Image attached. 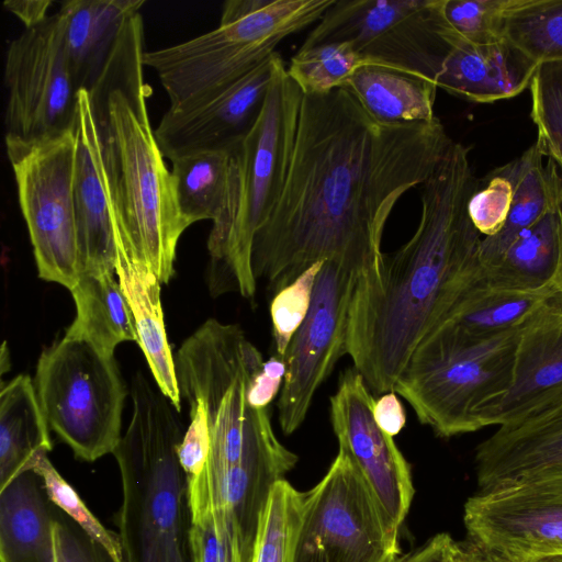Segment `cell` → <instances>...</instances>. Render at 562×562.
<instances>
[{
	"instance_id": "3",
	"label": "cell",
	"mask_w": 562,
	"mask_h": 562,
	"mask_svg": "<svg viewBox=\"0 0 562 562\" xmlns=\"http://www.w3.org/2000/svg\"><path fill=\"white\" fill-rule=\"evenodd\" d=\"M144 53L138 11L126 18L88 93L102 145L115 246L124 247L161 283H168L175 274L178 240L188 226L150 124Z\"/></svg>"
},
{
	"instance_id": "8",
	"label": "cell",
	"mask_w": 562,
	"mask_h": 562,
	"mask_svg": "<svg viewBox=\"0 0 562 562\" xmlns=\"http://www.w3.org/2000/svg\"><path fill=\"white\" fill-rule=\"evenodd\" d=\"M34 386L47 424L77 458L113 453L126 397L114 357L64 336L41 355Z\"/></svg>"
},
{
	"instance_id": "26",
	"label": "cell",
	"mask_w": 562,
	"mask_h": 562,
	"mask_svg": "<svg viewBox=\"0 0 562 562\" xmlns=\"http://www.w3.org/2000/svg\"><path fill=\"white\" fill-rule=\"evenodd\" d=\"M543 157L535 142L519 157L493 170L512 183L513 201L503 228L481 240L482 266L494 261L521 232L562 202V173L550 159L544 166Z\"/></svg>"
},
{
	"instance_id": "32",
	"label": "cell",
	"mask_w": 562,
	"mask_h": 562,
	"mask_svg": "<svg viewBox=\"0 0 562 562\" xmlns=\"http://www.w3.org/2000/svg\"><path fill=\"white\" fill-rule=\"evenodd\" d=\"M503 36L537 65L562 60V0H510Z\"/></svg>"
},
{
	"instance_id": "11",
	"label": "cell",
	"mask_w": 562,
	"mask_h": 562,
	"mask_svg": "<svg viewBox=\"0 0 562 562\" xmlns=\"http://www.w3.org/2000/svg\"><path fill=\"white\" fill-rule=\"evenodd\" d=\"M340 42L349 43L364 63L434 82L449 45L439 0H335L299 49Z\"/></svg>"
},
{
	"instance_id": "23",
	"label": "cell",
	"mask_w": 562,
	"mask_h": 562,
	"mask_svg": "<svg viewBox=\"0 0 562 562\" xmlns=\"http://www.w3.org/2000/svg\"><path fill=\"white\" fill-rule=\"evenodd\" d=\"M115 250V273L134 318L137 342L160 392L179 411L181 396L164 323L161 282L124 247L116 246Z\"/></svg>"
},
{
	"instance_id": "25",
	"label": "cell",
	"mask_w": 562,
	"mask_h": 562,
	"mask_svg": "<svg viewBox=\"0 0 562 562\" xmlns=\"http://www.w3.org/2000/svg\"><path fill=\"white\" fill-rule=\"evenodd\" d=\"M559 301L562 292L555 288L496 289L486 284L482 272L435 328L446 327L465 340H483L524 326Z\"/></svg>"
},
{
	"instance_id": "29",
	"label": "cell",
	"mask_w": 562,
	"mask_h": 562,
	"mask_svg": "<svg viewBox=\"0 0 562 562\" xmlns=\"http://www.w3.org/2000/svg\"><path fill=\"white\" fill-rule=\"evenodd\" d=\"M348 90L371 117L381 123L427 122L436 119L438 87L422 76L364 63L341 87Z\"/></svg>"
},
{
	"instance_id": "48",
	"label": "cell",
	"mask_w": 562,
	"mask_h": 562,
	"mask_svg": "<svg viewBox=\"0 0 562 562\" xmlns=\"http://www.w3.org/2000/svg\"><path fill=\"white\" fill-rule=\"evenodd\" d=\"M0 364H1V373L3 374L10 368V364H9V349L7 347V341H3L2 347H1Z\"/></svg>"
},
{
	"instance_id": "36",
	"label": "cell",
	"mask_w": 562,
	"mask_h": 562,
	"mask_svg": "<svg viewBox=\"0 0 562 562\" xmlns=\"http://www.w3.org/2000/svg\"><path fill=\"white\" fill-rule=\"evenodd\" d=\"M510 0H439L442 27L479 46L501 43L503 16Z\"/></svg>"
},
{
	"instance_id": "45",
	"label": "cell",
	"mask_w": 562,
	"mask_h": 562,
	"mask_svg": "<svg viewBox=\"0 0 562 562\" xmlns=\"http://www.w3.org/2000/svg\"><path fill=\"white\" fill-rule=\"evenodd\" d=\"M454 540L448 533H439L415 552L394 562H450Z\"/></svg>"
},
{
	"instance_id": "6",
	"label": "cell",
	"mask_w": 562,
	"mask_h": 562,
	"mask_svg": "<svg viewBox=\"0 0 562 562\" xmlns=\"http://www.w3.org/2000/svg\"><path fill=\"white\" fill-rule=\"evenodd\" d=\"M335 0H228L220 25L186 42L144 53L178 108L236 82L270 58L280 42L316 24Z\"/></svg>"
},
{
	"instance_id": "49",
	"label": "cell",
	"mask_w": 562,
	"mask_h": 562,
	"mask_svg": "<svg viewBox=\"0 0 562 562\" xmlns=\"http://www.w3.org/2000/svg\"><path fill=\"white\" fill-rule=\"evenodd\" d=\"M527 562H562V553L539 557Z\"/></svg>"
},
{
	"instance_id": "40",
	"label": "cell",
	"mask_w": 562,
	"mask_h": 562,
	"mask_svg": "<svg viewBox=\"0 0 562 562\" xmlns=\"http://www.w3.org/2000/svg\"><path fill=\"white\" fill-rule=\"evenodd\" d=\"M52 562H116L109 551L67 515L53 522Z\"/></svg>"
},
{
	"instance_id": "7",
	"label": "cell",
	"mask_w": 562,
	"mask_h": 562,
	"mask_svg": "<svg viewBox=\"0 0 562 562\" xmlns=\"http://www.w3.org/2000/svg\"><path fill=\"white\" fill-rule=\"evenodd\" d=\"M524 326L477 341L437 327L419 342L393 391L439 437L476 431L479 409L512 384Z\"/></svg>"
},
{
	"instance_id": "37",
	"label": "cell",
	"mask_w": 562,
	"mask_h": 562,
	"mask_svg": "<svg viewBox=\"0 0 562 562\" xmlns=\"http://www.w3.org/2000/svg\"><path fill=\"white\" fill-rule=\"evenodd\" d=\"M31 471L41 477L49 501L56 507L101 543L116 562H125L119 533L111 531L100 522L72 486L55 469L47 454H41Z\"/></svg>"
},
{
	"instance_id": "46",
	"label": "cell",
	"mask_w": 562,
	"mask_h": 562,
	"mask_svg": "<svg viewBox=\"0 0 562 562\" xmlns=\"http://www.w3.org/2000/svg\"><path fill=\"white\" fill-rule=\"evenodd\" d=\"M50 0H7L3 7L15 15L25 29L34 27L43 23L48 16Z\"/></svg>"
},
{
	"instance_id": "31",
	"label": "cell",
	"mask_w": 562,
	"mask_h": 562,
	"mask_svg": "<svg viewBox=\"0 0 562 562\" xmlns=\"http://www.w3.org/2000/svg\"><path fill=\"white\" fill-rule=\"evenodd\" d=\"M170 162L178 209L187 226L216 222L227 201L229 149L195 153Z\"/></svg>"
},
{
	"instance_id": "24",
	"label": "cell",
	"mask_w": 562,
	"mask_h": 562,
	"mask_svg": "<svg viewBox=\"0 0 562 562\" xmlns=\"http://www.w3.org/2000/svg\"><path fill=\"white\" fill-rule=\"evenodd\" d=\"M481 267L492 288H555L562 292V202L521 232L494 261Z\"/></svg>"
},
{
	"instance_id": "38",
	"label": "cell",
	"mask_w": 562,
	"mask_h": 562,
	"mask_svg": "<svg viewBox=\"0 0 562 562\" xmlns=\"http://www.w3.org/2000/svg\"><path fill=\"white\" fill-rule=\"evenodd\" d=\"M323 263H313L294 282L277 292L271 301L272 336L278 357L284 358L293 335L310 311L316 276Z\"/></svg>"
},
{
	"instance_id": "15",
	"label": "cell",
	"mask_w": 562,
	"mask_h": 562,
	"mask_svg": "<svg viewBox=\"0 0 562 562\" xmlns=\"http://www.w3.org/2000/svg\"><path fill=\"white\" fill-rule=\"evenodd\" d=\"M463 521L470 541L501 562L562 553V491L544 482L479 491Z\"/></svg>"
},
{
	"instance_id": "27",
	"label": "cell",
	"mask_w": 562,
	"mask_h": 562,
	"mask_svg": "<svg viewBox=\"0 0 562 562\" xmlns=\"http://www.w3.org/2000/svg\"><path fill=\"white\" fill-rule=\"evenodd\" d=\"M52 505L33 471L0 491V562H52L56 516Z\"/></svg>"
},
{
	"instance_id": "16",
	"label": "cell",
	"mask_w": 562,
	"mask_h": 562,
	"mask_svg": "<svg viewBox=\"0 0 562 562\" xmlns=\"http://www.w3.org/2000/svg\"><path fill=\"white\" fill-rule=\"evenodd\" d=\"M375 400L352 367L330 397V423L344 452L355 464L391 529L398 535L414 495L411 470L393 437L376 424Z\"/></svg>"
},
{
	"instance_id": "19",
	"label": "cell",
	"mask_w": 562,
	"mask_h": 562,
	"mask_svg": "<svg viewBox=\"0 0 562 562\" xmlns=\"http://www.w3.org/2000/svg\"><path fill=\"white\" fill-rule=\"evenodd\" d=\"M75 135L74 198L81 273H115L114 228L102 145L86 90L79 91Z\"/></svg>"
},
{
	"instance_id": "39",
	"label": "cell",
	"mask_w": 562,
	"mask_h": 562,
	"mask_svg": "<svg viewBox=\"0 0 562 562\" xmlns=\"http://www.w3.org/2000/svg\"><path fill=\"white\" fill-rule=\"evenodd\" d=\"M484 184L472 194L469 216L484 237L496 235L505 225L512 201L513 187L509 180L494 171L483 180Z\"/></svg>"
},
{
	"instance_id": "33",
	"label": "cell",
	"mask_w": 562,
	"mask_h": 562,
	"mask_svg": "<svg viewBox=\"0 0 562 562\" xmlns=\"http://www.w3.org/2000/svg\"><path fill=\"white\" fill-rule=\"evenodd\" d=\"M304 494L278 481L261 515L251 562H293Z\"/></svg>"
},
{
	"instance_id": "5",
	"label": "cell",
	"mask_w": 562,
	"mask_h": 562,
	"mask_svg": "<svg viewBox=\"0 0 562 562\" xmlns=\"http://www.w3.org/2000/svg\"><path fill=\"white\" fill-rule=\"evenodd\" d=\"M303 95L277 53L262 108L247 134L229 148L226 206L207 239L213 294L237 291L245 297L255 295L252 244L282 194Z\"/></svg>"
},
{
	"instance_id": "28",
	"label": "cell",
	"mask_w": 562,
	"mask_h": 562,
	"mask_svg": "<svg viewBox=\"0 0 562 562\" xmlns=\"http://www.w3.org/2000/svg\"><path fill=\"white\" fill-rule=\"evenodd\" d=\"M47 426L29 375L20 374L1 385L0 491L52 450Z\"/></svg>"
},
{
	"instance_id": "12",
	"label": "cell",
	"mask_w": 562,
	"mask_h": 562,
	"mask_svg": "<svg viewBox=\"0 0 562 562\" xmlns=\"http://www.w3.org/2000/svg\"><path fill=\"white\" fill-rule=\"evenodd\" d=\"M397 539L360 472L339 451L304 494L293 562H394Z\"/></svg>"
},
{
	"instance_id": "17",
	"label": "cell",
	"mask_w": 562,
	"mask_h": 562,
	"mask_svg": "<svg viewBox=\"0 0 562 562\" xmlns=\"http://www.w3.org/2000/svg\"><path fill=\"white\" fill-rule=\"evenodd\" d=\"M276 53L225 89L178 108L169 106L155 128L165 158L225 150L238 143L262 108Z\"/></svg>"
},
{
	"instance_id": "9",
	"label": "cell",
	"mask_w": 562,
	"mask_h": 562,
	"mask_svg": "<svg viewBox=\"0 0 562 562\" xmlns=\"http://www.w3.org/2000/svg\"><path fill=\"white\" fill-rule=\"evenodd\" d=\"M263 362L237 325L216 319L206 321L177 351L180 396L189 405L204 406L212 450L240 453L271 422L268 407L256 408L248 401L250 382Z\"/></svg>"
},
{
	"instance_id": "21",
	"label": "cell",
	"mask_w": 562,
	"mask_h": 562,
	"mask_svg": "<svg viewBox=\"0 0 562 562\" xmlns=\"http://www.w3.org/2000/svg\"><path fill=\"white\" fill-rule=\"evenodd\" d=\"M449 45L436 77L448 93L477 103H491L520 94L537 64L507 41L487 46L467 42L442 27Z\"/></svg>"
},
{
	"instance_id": "2",
	"label": "cell",
	"mask_w": 562,
	"mask_h": 562,
	"mask_svg": "<svg viewBox=\"0 0 562 562\" xmlns=\"http://www.w3.org/2000/svg\"><path fill=\"white\" fill-rule=\"evenodd\" d=\"M479 188L469 148L453 142L422 184L412 238L384 254L378 272L357 276L346 353L371 393L394 392L419 342L481 277L482 238L468 212Z\"/></svg>"
},
{
	"instance_id": "13",
	"label": "cell",
	"mask_w": 562,
	"mask_h": 562,
	"mask_svg": "<svg viewBox=\"0 0 562 562\" xmlns=\"http://www.w3.org/2000/svg\"><path fill=\"white\" fill-rule=\"evenodd\" d=\"M4 137L32 142L75 128L79 90L56 13L10 41L4 60Z\"/></svg>"
},
{
	"instance_id": "4",
	"label": "cell",
	"mask_w": 562,
	"mask_h": 562,
	"mask_svg": "<svg viewBox=\"0 0 562 562\" xmlns=\"http://www.w3.org/2000/svg\"><path fill=\"white\" fill-rule=\"evenodd\" d=\"M132 398V420L113 451L122 483L116 525L125 562H194L177 409L142 373L133 380Z\"/></svg>"
},
{
	"instance_id": "14",
	"label": "cell",
	"mask_w": 562,
	"mask_h": 562,
	"mask_svg": "<svg viewBox=\"0 0 562 562\" xmlns=\"http://www.w3.org/2000/svg\"><path fill=\"white\" fill-rule=\"evenodd\" d=\"M357 274L336 261H324L314 284L310 311L284 355L285 373L278 400L284 435L303 424L313 397L346 355L348 310Z\"/></svg>"
},
{
	"instance_id": "10",
	"label": "cell",
	"mask_w": 562,
	"mask_h": 562,
	"mask_svg": "<svg viewBox=\"0 0 562 562\" xmlns=\"http://www.w3.org/2000/svg\"><path fill=\"white\" fill-rule=\"evenodd\" d=\"M40 278L70 290L81 273L74 198L75 128L24 142L4 137Z\"/></svg>"
},
{
	"instance_id": "1",
	"label": "cell",
	"mask_w": 562,
	"mask_h": 562,
	"mask_svg": "<svg viewBox=\"0 0 562 562\" xmlns=\"http://www.w3.org/2000/svg\"><path fill=\"white\" fill-rule=\"evenodd\" d=\"M452 143L437 117L386 124L345 88L304 94L282 194L254 239L256 280L277 293L317 261L378 272L394 206Z\"/></svg>"
},
{
	"instance_id": "43",
	"label": "cell",
	"mask_w": 562,
	"mask_h": 562,
	"mask_svg": "<svg viewBox=\"0 0 562 562\" xmlns=\"http://www.w3.org/2000/svg\"><path fill=\"white\" fill-rule=\"evenodd\" d=\"M285 373L284 358L272 356L252 378L248 401L256 408H267L281 391Z\"/></svg>"
},
{
	"instance_id": "30",
	"label": "cell",
	"mask_w": 562,
	"mask_h": 562,
	"mask_svg": "<svg viewBox=\"0 0 562 562\" xmlns=\"http://www.w3.org/2000/svg\"><path fill=\"white\" fill-rule=\"evenodd\" d=\"M69 291L77 313L65 337L85 340L111 357L119 344L137 341L130 305L113 272L81 273Z\"/></svg>"
},
{
	"instance_id": "47",
	"label": "cell",
	"mask_w": 562,
	"mask_h": 562,
	"mask_svg": "<svg viewBox=\"0 0 562 562\" xmlns=\"http://www.w3.org/2000/svg\"><path fill=\"white\" fill-rule=\"evenodd\" d=\"M450 562H501L495 557L488 554L476 544L459 543L454 541Z\"/></svg>"
},
{
	"instance_id": "41",
	"label": "cell",
	"mask_w": 562,
	"mask_h": 562,
	"mask_svg": "<svg viewBox=\"0 0 562 562\" xmlns=\"http://www.w3.org/2000/svg\"><path fill=\"white\" fill-rule=\"evenodd\" d=\"M189 407L190 425L177 448V453L187 477H193L200 474L207 460L211 438L204 406L194 403Z\"/></svg>"
},
{
	"instance_id": "35",
	"label": "cell",
	"mask_w": 562,
	"mask_h": 562,
	"mask_svg": "<svg viewBox=\"0 0 562 562\" xmlns=\"http://www.w3.org/2000/svg\"><path fill=\"white\" fill-rule=\"evenodd\" d=\"M528 88L536 143L562 173V60L539 64Z\"/></svg>"
},
{
	"instance_id": "34",
	"label": "cell",
	"mask_w": 562,
	"mask_h": 562,
	"mask_svg": "<svg viewBox=\"0 0 562 562\" xmlns=\"http://www.w3.org/2000/svg\"><path fill=\"white\" fill-rule=\"evenodd\" d=\"M362 64L349 43H325L299 49L286 71L303 94H321L341 88Z\"/></svg>"
},
{
	"instance_id": "44",
	"label": "cell",
	"mask_w": 562,
	"mask_h": 562,
	"mask_svg": "<svg viewBox=\"0 0 562 562\" xmlns=\"http://www.w3.org/2000/svg\"><path fill=\"white\" fill-rule=\"evenodd\" d=\"M373 415L382 430L392 437L405 426V411L395 392H387L374 402Z\"/></svg>"
},
{
	"instance_id": "42",
	"label": "cell",
	"mask_w": 562,
	"mask_h": 562,
	"mask_svg": "<svg viewBox=\"0 0 562 562\" xmlns=\"http://www.w3.org/2000/svg\"><path fill=\"white\" fill-rule=\"evenodd\" d=\"M190 539L194 562H243L237 549L218 536L209 513L191 515Z\"/></svg>"
},
{
	"instance_id": "20",
	"label": "cell",
	"mask_w": 562,
	"mask_h": 562,
	"mask_svg": "<svg viewBox=\"0 0 562 562\" xmlns=\"http://www.w3.org/2000/svg\"><path fill=\"white\" fill-rule=\"evenodd\" d=\"M562 389V301L546 307L522 327L508 390L482 406L479 428L503 425Z\"/></svg>"
},
{
	"instance_id": "18",
	"label": "cell",
	"mask_w": 562,
	"mask_h": 562,
	"mask_svg": "<svg viewBox=\"0 0 562 562\" xmlns=\"http://www.w3.org/2000/svg\"><path fill=\"white\" fill-rule=\"evenodd\" d=\"M474 463L480 491L562 476V389L499 425Z\"/></svg>"
},
{
	"instance_id": "22",
	"label": "cell",
	"mask_w": 562,
	"mask_h": 562,
	"mask_svg": "<svg viewBox=\"0 0 562 562\" xmlns=\"http://www.w3.org/2000/svg\"><path fill=\"white\" fill-rule=\"evenodd\" d=\"M144 0H67L57 14L63 42L78 90L89 91L100 77L126 18Z\"/></svg>"
}]
</instances>
